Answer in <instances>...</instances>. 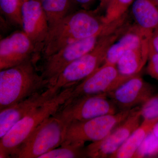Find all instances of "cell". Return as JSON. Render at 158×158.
<instances>
[{
	"label": "cell",
	"mask_w": 158,
	"mask_h": 158,
	"mask_svg": "<svg viewBox=\"0 0 158 158\" xmlns=\"http://www.w3.org/2000/svg\"><path fill=\"white\" fill-rule=\"evenodd\" d=\"M95 0H72L73 3L76 4L83 8V9L88 10L92 6Z\"/></svg>",
	"instance_id": "27"
},
{
	"label": "cell",
	"mask_w": 158,
	"mask_h": 158,
	"mask_svg": "<svg viewBox=\"0 0 158 158\" xmlns=\"http://www.w3.org/2000/svg\"><path fill=\"white\" fill-rule=\"evenodd\" d=\"M157 156H158V138L151 131L138 148L134 158L154 157Z\"/></svg>",
	"instance_id": "23"
},
{
	"label": "cell",
	"mask_w": 158,
	"mask_h": 158,
	"mask_svg": "<svg viewBox=\"0 0 158 158\" xmlns=\"http://www.w3.org/2000/svg\"><path fill=\"white\" fill-rule=\"evenodd\" d=\"M131 13L141 28L150 33L158 29V6L152 0H135Z\"/></svg>",
	"instance_id": "17"
},
{
	"label": "cell",
	"mask_w": 158,
	"mask_h": 158,
	"mask_svg": "<svg viewBox=\"0 0 158 158\" xmlns=\"http://www.w3.org/2000/svg\"><path fill=\"white\" fill-rule=\"evenodd\" d=\"M154 92L152 86L138 73L107 95L116 107L123 111L141 106L154 94Z\"/></svg>",
	"instance_id": "11"
},
{
	"label": "cell",
	"mask_w": 158,
	"mask_h": 158,
	"mask_svg": "<svg viewBox=\"0 0 158 158\" xmlns=\"http://www.w3.org/2000/svg\"><path fill=\"white\" fill-rule=\"evenodd\" d=\"M25 0H0V8L11 22L22 27V7Z\"/></svg>",
	"instance_id": "21"
},
{
	"label": "cell",
	"mask_w": 158,
	"mask_h": 158,
	"mask_svg": "<svg viewBox=\"0 0 158 158\" xmlns=\"http://www.w3.org/2000/svg\"><path fill=\"white\" fill-rule=\"evenodd\" d=\"M77 85L64 88L43 104L29 112L0 139V158H15L19 148L34 130L58 112L71 96Z\"/></svg>",
	"instance_id": "3"
},
{
	"label": "cell",
	"mask_w": 158,
	"mask_h": 158,
	"mask_svg": "<svg viewBox=\"0 0 158 158\" xmlns=\"http://www.w3.org/2000/svg\"><path fill=\"white\" fill-rule=\"evenodd\" d=\"M143 120L158 119V93L154 94L140 106Z\"/></svg>",
	"instance_id": "24"
},
{
	"label": "cell",
	"mask_w": 158,
	"mask_h": 158,
	"mask_svg": "<svg viewBox=\"0 0 158 158\" xmlns=\"http://www.w3.org/2000/svg\"><path fill=\"white\" fill-rule=\"evenodd\" d=\"M149 38L123 55L116 64L119 73L126 76L139 73L148 60Z\"/></svg>",
	"instance_id": "16"
},
{
	"label": "cell",
	"mask_w": 158,
	"mask_h": 158,
	"mask_svg": "<svg viewBox=\"0 0 158 158\" xmlns=\"http://www.w3.org/2000/svg\"><path fill=\"white\" fill-rule=\"evenodd\" d=\"M98 14L82 9L67 15L50 27L42 47L45 58L71 43L114 31L119 25L118 20L106 23L103 16Z\"/></svg>",
	"instance_id": "1"
},
{
	"label": "cell",
	"mask_w": 158,
	"mask_h": 158,
	"mask_svg": "<svg viewBox=\"0 0 158 158\" xmlns=\"http://www.w3.org/2000/svg\"><path fill=\"white\" fill-rule=\"evenodd\" d=\"M158 121V119L143 120L120 148L110 158H134L138 148Z\"/></svg>",
	"instance_id": "18"
},
{
	"label": "cell",
	"mask_w": 158,
	"mask_h": 158,
	"mask_svg": "<svg viewBox=\"0 0 158 158\" xmlns=\"http://www.w3.org/2000/svg\"><path fill=\"white\" fill-rule=\"evenodd\" d=\"M22 27L36 50L42 48L49 26L40 0H25L22 7Z\"/></svg>",
	"instance_id": "12"
},
{
	"label": "cell",
	"mask_w": 158,
	"mask_h": 158,
	"mask_svg": "<svg viewBox=\"0 0 158 158\" xmlns=\"http://www.w3.org/2000/svg\"><path fill=\"white\" fill-rule=\"evenodd\" d=\"M149 49L158 53V29L154 31L150 37Z\"/></svg>",
	"instance_id": "26"
},
{
	"label": "cell",
	"mask_w": 158,
	"mask_h": 158,
	"mask_svg": "<svg viewBox=\"0 0 158 158\" xmlns=\"http://www.w3.org/2000/svg\"><path fill=\"white\" fill-rule=\"evenodd\" d=\"M156 6H158V0H152Z\"/></svg>",
	"instance_id": "30"
},
{
	"label": "cell",
	"mask_w": 158,
	"mask_h": 158,
	"mask_svg": "<svg viewBox=\"0 0 158 158\" xmlns=\"http://www.w3.org/2000/svg\"><path fill=\"white\" fill-rule=\"evenodd\" d=\"M108 33L106 32L71 43L45 58L41 74L48 82V88L53 85L66 66L93 49L100 37Z\"/></svg>",
	"instance_id": "8"
},
{
	"label": "cell",
	"mask_w": 158,
	"mask_h": 158,
	"mask_svg": "<svg viewBox=\"0 0 158 158\" xmlns=\"http://www.w3.org/2000/svg\"><path fill=\"white\" fill-rule=\"evenodd\" d=\"M132 77L121 74L116 65L104 62L93 73L75 86L68 99L88 95L107 94Z\"/></svg>",
	"instance_id": "9"
},
{
	"label": "cell",
	"mask_w": 158,
	"mask_h": 158,
	"mask_svg": "<svg viewBox=\"0 0 158 158\" xmlns=\"http://www.w3.org/2000/svg\"><path fill=\"white\" fill-rule=\"evenodd\" d=\"M142 118L140 106L103 139L86 147L87 157L110 158L140 126Z\"/></svg>",
	"instance_id": "10"
},
{
	"label": "cell",
	"mask_w": 158,
	"mask_h": 158,
	"mask_svg": "<svg viewBox=\"0 0 158 158\" xmlns=\"http://www.w3.org/2000/svg\"><path fill=\"white\" fill-rule=\"evenodd\" d=\"M152 132L155 135V136L158 138V121L154 125L153 127L152 130Z\"/></svg>",
	"instance_id": "29"
},
{
	"label": "cell",
	"mask_w": 158,
	"mask_h": 158,
	"mask_svg": "<svg viewBox=\"0 0 158 158\" xmlns=\"http://www.w3.org/2000/svg\"><path fill=\"white\" fill-rule=\"evenodd\" d=\"M152 34L137 25L129 26L111 46L107 52L104 62L116 65L123 54L140 44L144 40L149 38Z\"/></svg>",
	"instance_id": "15"
},
{
	"label": "cell",
	"mask_w": 158,
	"mask_h": 158,
	"mask_svg": "<svg viewBox=\"0 0 158 158\" xmlns=\"http://www.w3.org/2000/svg\"><path fill=\"white\" fill-rule=\"evenodd\" d=\"M84 143L62 144L40 156L39 158H77L87 157Z\"/></svg>",
	"instance_id": "20"
},
{
	"label": "cell",
	"mask_w": 158,
	"mask_h": 158,
	"mask_svg": "<svg viewBox=\"0 0 158 158\" xmlns=\"http://www.w3.org/2000/svg\"><path fill=\"white\" fill-rule=\"evenodd\" d=\"M138 107L120 111L115 114L104 115L86 121L71 123L67 127L65 140L62 144H85L87 141L94 142L100 141Z\"/></svg>",
	"instance_id": "6"
},
{
	"label": "cell",
	"mask_w": 158,
	"mask_h": 158,
	"mask_svg": "<svg viewBox=\"0 0 158 158\" xmlns=\"http://www.w3.org/2000/svg\"><path fill=\"white\" fill-rule=\"evenodd\" d=\"M32 59L0 71V110L13 106L47 88Z\"/></svg>",
	"instance_id": "2"
},
{
	"label": "cell",
	"mask_w": 158,
	"mask_h": 158,
	"mask_svg": "<svg viewBox=\"0 0 158 158\" xmlns=\"http://www.w3.org/2000/svg\"><path fill=\"white\" fill-rule=\"evenodd\" d=\"M36 49L23 32H16L0 41V70L11 68L31 59Z\"/></svg>",
	"instance_id": "13"
},
{
	"label": "cell",
	"mask_w": 158,
	"mask_h": 158,
	"mask_svg": "<svg viewBox=\"0 0 158 158\" xmlns=\"http://www.w3.org/2000/svg\"><path fill=\"white\" fill-rule=\"evenodd\" d=\"M117 113L116 106L106 94L67 99L57 112L69 124Z\"/></svg>",
	"instance_id": "7"
},
{
	"label": "cell",
	"mask_w": 158,
	"mask_h": 158,
	"mask_svg": "<svg viewBox=\"0 0 158 158\" xmlns=\"http://www.w3.org/2000/svg\"><path fill=\"white\" fill-rule=\"evenodd\" d=\"M56 94L49 88L38 92L13 106L0 110V139L24 116Z\"/></svg>",
	"instance_id": "14"
},
{
	"label": "cell",
	"mask_w": 158,
	"mask_h": 158,
	"mask_svg": "<svg viewBox=\"0 0 158 158\" xmlns=\"http://www.w3.org/2000/svg\"><path fill=\"white\" fill-rule=\"evenodd\" d=\"M128 27L124 23L113 32L102 36L93 49L66 66L53 85L48 88L57 94L64 88L77 85L89 77L104 63L109 48Z\"/></svg>",
	"instance_id": "4"
},
{
	"label": "cell",
	"mask_w": 158,
	"mask_h": 158,
	"mask_svg": "<svg viewBox=\"0 0 158 158\" xmlns=\"http://www.w3.org/2000/svg\"><path fill=\"white\" fill-rule=\"evenodd\" d=\"M49 26L52 27L67 15L72 0H40Z\"/></svg>",
	"instance_id": "19"
},
{
	"label": "cell",
	"mask_w": 158,
	"mask_h": 158,
	"mask_svg": "<svg viewBox=\"0 0 158 158\" xmlns=\"http://www.w3.org/2000/svg\"><path fill=\"white\" fill-rule=\"evenodd\" d=\"M113 0H100V3L98 7L94 10L96 13H99L106 9Z\"/></svg>",
	"instance_id": "28"
},
{
	"label": "cell",
	"mask_w": 158,
	"mask_h": 158,
	"mask_svg": "<svg viewBox=\"0 0 158 158\" xmlns=\"http://www.w3.org/2000/svg\"><path fill=\"white\" fill-rule=\"evenodd\" d=\"M146 71L153 78L158 80V53L149 49Z\"/></svg>",
	"instance_id": "25"
},
{
	"label": "cell",
	"mask_w": 158,
	"mask_h": 158,
	"mask_svg": "<svg viewBox=\"0 0 158 158\" xmlns=\"http://www.w3.org/2000/svg\"><path fill=\"white\" fill-rule=\"evenodd\" d=\"M135 0H113L106 9L104 21L110 23L121 18Z\"/></svg>",
	"instance_id": "22"
},
{
	"label": "cell",
	"mask_w": 158,
	"mask_h": 158,
	"mask_svg": "<svg viewBox=\"0 0 158 158\" xmlns=\"http://www.w3.org/2000/svg\"><path fill=\"white\" fill-rule=\"evenodd\" d=\"M69 124L57 112L34 130L19 148L15 158H39L61 146Z\"/></svg>",
	"instance_id": "5"
}]
</instances>
